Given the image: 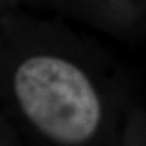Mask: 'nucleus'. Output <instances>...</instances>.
<instances>
[{"label":"nucleus","mask_w":146,"mask_h":146,"mask_svg":"<svg viewBox=\"0 0 146 146\" xmlns=\"http://www.w3.org/2000/svg\"><path fill=\"white\" fill-rule=\"evenodd\" d=\"M16 100L33 125L53 141L73 145L100 123L99 96L87 74L61 57L33 56L14 74Z\"/></svg>","instance_id":"obj_1"}]
</instances>
